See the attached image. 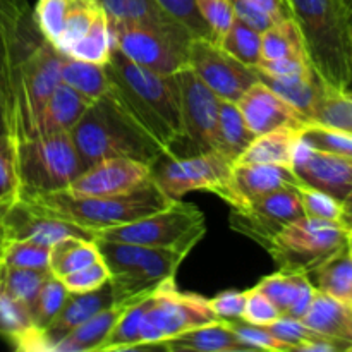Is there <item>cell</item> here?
Segmentation results:
<instances>
[{
	"label": "cell",
	"instance_id": "59",
	"mask_svg": "<svg viewBox=\"0 0 352 352\" xmlns=\"http://www.w3.org/2000/svg\"><path fill=\"white\" fill-rule=\"evenodd\" d=\"M349 352H352V347H351V349H349Z\"/></svg>",
	"mask_w": 352,
	"mask_h": 352
},
{
	"label": "cell",
	"instance_id": "10",
	"mask_svg": "<svg viewBox=\"0 0 352 352\" xmlns=\"http://www.w3.org/2000/svg\"><path fill=\"white\" fill-rule=\"evenodd\" d=\"M205 232V215L201 210L179 199L140 220L96 230L95 237L140 246L181 248L192 251Z\"/></svg>",
	"mask_w": 352,
	"mask_h": 352
},
{
	"label": "cell",
	"instance_id": "34",
	"mask_svg": "<svg viewBox=\"0 0 352 352\" xmlns=\"http://www.w3.org/2000/svg\"><path fill=\"white\" fill-rule=\"evenodd\" d=\"M60 81L71 86L74 91L95 102L103 96L109 88L105 67L102 64L78 60V58L62 55L60 60Z\"/></svg>",
	"mask_w": 352,
	"mask_h": 352
},
{
	"label": "cell",
	"instance_id": "13",
	"mask_svg": "<svg viewBox=\"0 0 352 352\" xmlns=\"http://www.w3.org/2000/svg\"><path fill=\"white\" fill-rule=\"evenodd\" d=\"M188 67L220 100L237 102L248 88L258 81V72L236 60L213 40L191 38L188 47Z\"/></svg>",
	"mask_w": 352,
	"mask_h": 352
},
{
	"label": "cell",
	"instance_id": "29",
	"mask_svg": "<svg viewBox=\"0 0 352 352\" xmlns=\"http://www.w3.org/2000/svg\"><path fill=\"white\" fill-rule=\"evenodd\" d=\"M258 79L263 81L280 98H284L292 109L298 110L305 117L306 122L329 86L316 74L315 69L302 74L289 76V78H270V76L258 74Z\"/></svg>",
	"mask_w": 352,
	"mask_h": 352
},
{
	"label": "cell",
	"instance_id": "51",
	"mask_svg": "<svg viewBox=\"0 0 352 352\" xmlns=\"http://www.w3.org/2000/svg\"><path fill=\"white\" fill-rule=\"evenodd\" d=\"M246 298L248 291H226L210 299V306L220 320H236L243 315Z\"/></svg>",
	"mask_w": 352,
	"mask_h": 352
},
{
	"label": "cell",
	"instance_id": "2",
	"mask_svg": "<svg viewBox=\"0 0 352 352\" xmlns=\"http://www.w3.org/2000/svg\"><path fill=\"white\" fill-rule=\"evenodd\" d=\"M316 74L330 88L352 82V12L344 0H284Z\"/></svg>",
	"mask_w": 352,
	"mask_h": 352
},
{
	"label": "cell",
	"instance_id": "45",
	"mask_svg": "<svg viewBox=\"0 0 352 352\" xmlns=\"http://www.w3.org/2000/svg\"><path fill=\"white\" fill-rule=\"evenodd\" d=\"M230 329L237 333L244 344L253 347L254 351H278V352H291L292 347L289 344L282 342L280 339L274 336L267 327H256L251 323L243 322L241 318L226 320Z\"/></svg>",
	"mask_w": 352,
	"mask_h": 352
},
{
	"label": "cell",
	"instance_id": "11",
	"mask_svg": "<svg viewBox=\"0 0 352 352\" xmlns=\"http://www.w3.org/2000/svg\"><path fill=\"white\" fill-rule=\"evenodd\" d=\"M215 320L219 316L213 313L210 299L192 292H181L175 287V278H172L144 299L141 349L157 347L165 340Z\"/></svg>",
	"mask_w": 352,
	"mask_h": 352
},
{
	"label": "cell",
	"instance_id": "44",
	"mask_svg": "<svg viewBox=\"0 0 352 352\" xmlns=\"http://www.w3.org/2000/svg\"><path fill=\"white\" fill-rule=\"evenodd\" d=\"M299 198H301L302 210L306 217L320 220H330V222H340V201L320 189L309 188V186H298Z\"/></svg>",
	"mask_w": 352,
	"mask_h": 352
},
{
	"label": "cell",
	"instance_id": "55",
	"mask_svg": "<svg viewBox=\"0 0 352 352\" xmlns=\"http://www.w3.org/2000/svg\"><path fill=\"white\" fill-rule=\"evenodd\" d=\"M3 212H6V208H0V254H2L3 246H6L7 243L6 230H3Z\"/></svg>",
	"mask_w": 352,
	"mask_h": 352
},
{
	"label": "cell",
	"instance_id": "5",
	"mask_svg": "<svg viewBox=\"0 0 352 352\" xmlns=\"http://www.w3.org/2000/svg\"><path fill=\"white\" fill-rule=\"evenodd\" d=\"M102 260L110 270L113 305H138L175 278L177 268L191 251L181 248H151L96 239Z\"/></svg>",
	"mask_w": 352,
	"mask_h": 352
},
{
	"label": "cell",
	"instance_id": "50",
	"mask_svg": "<svg viewBox=\"0 0 352 352\" xmlns=\"http://www.w3.org/2000/svg\"><path fill=\"white\" fill-rule=\"evenodd\" d=\"M253 69L258 74L270 76V78H289V76L313 71V65L306 55H292V57L260 60Z\"/></svg>",
	"mask_w": 352,
	"mask_h": 352
},
{
	"label": "cell",
	"instance_id": "56",
	"mask_svg": "<svg viewBox=\"0 0 352 352\" xmlns=\"http://www.w3.org/2000/svg\"><path fill=\"white\" fill-rule=\"evenodd\" d=\"M347 250H349V253L352 254V230L347 232Z\"/></svg>",
	"mask_w": 352,
	"mask_h": 352
},
{
	"label": "cell",
	"instance_id": "8",
	"mask_svg": "<svg viewBox=\"0 0 352 352\" xmlns=\"http://www.w3.org/2000/svg\"><path fill=\"white\" fill-rule=\"evenodd\" d=\"M60 52L43 40L14 71L9 113L16 140L34 136L38 117L60 82Z\"/></svg>",
	"mask_w": 352,
	"mask_h": 352
},
{
	"label": "cell",
	"instance_id": "39",
	"mask_svg": "<svg viewBox=\"0 0 352 352\" xmlns=\"http://www.w3.org/2000/svg\"><path fill=\"white\" fill-rule=\"evenodd\" d=\"M143 311L144 301L127 306L96 351L105 352L141 349V320H143Z\"/></svg>",
	"mask_w": 352,
	"mask_h": 352
},
{
	"label": "cell",
	"instance_id": "20",
	"mask_svg": "<svg viewBox=\"0 0 352 352\" xmlns=\"http://www.w3.org/2000/svg\"><path fill=\"white\" fill-rule=\"evenodd\" d=\"M150 179L151 165L133 158H105L85 168L67 191L81 196H116L133 191Z\"/></svg>",
	"mask_w": 352,
	"mask_h": 352
},
{
	"label": "cell",
	"instance_id": "54",
	"mask_svg": "<svg viewBox=\"0 0 352 352\" xmlns=\"http://www.w3.org/2000/svg\"><path fill=\"white\" fill-rule=\"evenodd\" d=\"M340 223L344 226V229L349 232L352 230V191L340 203Z\"/></svg>",
	"mask_w": 352,
	"mask_h": 352
},
{
	"label": "cell",
	"instance_id": "42",
	"mask_svg": "<svg viewBox=\"0 0 352 352\" xmlns=\"http://www.w3.org/2000/svg\"><path fill=\"white\" fill-rule=\"evenodd\" d=\"M67 296L69 291L62 284L60 278L52 275L45 282L43 289L36 299V305L33 308V330H43L58 315Z\"/></svg>",
	"mask_w": 352,
	"mask_h": 352
},
{
	"label": "cell",
	"instance_id": "26",
	"mask_svg": "<svg viewBox=\"0 0 352 352\" xmlns=\"http://www.w3.org/2000/svg\"><path fill=\"white\" fill-rule=\"evenodd\" d=\"M301 320L315 332L346 346L347 351L352 347V309L349 305L316 289L315 298Z\"/></svg>",
	"mask_w": 352,
	"mask_h": 352
},
{
	"label": "cell",
	"instance_id": "37",
	"mask_svg": "<svg viewBox=\"0 0 352 352\" xmlns=\"http://www.w3.org/2000/svg\"><path fill=\"white\" fill-rule=\"evenodd\" d=\"M308 124L332 127L352 134V91L327 86L322 98L309 116Z\"/></svg>",
	"mask_w": 352,
	"mask_h": 352
},
{
	"label": "cell",
	"instance_id": "22",
	"mask_svg": "<svg viewBox=\"0 0 352 352\" xmlns=\"http://www.w3.org/2000/svg\"><path fill=\"white\" fill-rule=\"evenodd\" d=\"M236 103L254 136L282 126L305 127L308 124L298 110L260 79Z\"/></svg>",
	"mask_w": 352,
	"mask_h": 352
},
{
	"label": "cell",
	"instance_id": "43",
	"mask_svg": "<svg viewBox=\"0 0 352 352\" xmlns=\"http://www.w3.org/2000/svg\"><path fill=\"white\" fill-rule=\"evenodd\" d=\"M301 140L316 150L352 157V134L346 131L332 129L318 124H306L301 129Z\"/></svg>",
	"mask_w": 352,
	"mask_h": 352
},
{
	"label": "cell",
	"instance_id": "40",
	"mask_svg": "<svg viewBox=\"0 0 352 352\" xmlns=\"http://www.w3.org/2000/svg\"><path fill=\"white\" fill-rule=\"evenodd\" d=\"M17 141L12 134L0 136V208H7L19 198Z\"/></svg>",
	"mask_w": 352,
	"mask_h": 352
},
{
	"label": "cell",
	"instance_id": "24",
	"mask_svg": "<svg viewBox=\"0 0 352 352\" xmlns=\"http://www.w3.org/2000/svg\"><path fill=\"white\" fill-rule=\"evenodd\" d=\"M254 289L263 292L277 306L280 315L299 320L306 315L316 292L315 284L308 274L280 268L275 274L261 278Z\"/></svg>",
	"mask_w": 352,
	"mask_h": 352
},
{
	"label": "cell",
	"instance_id": "1",
	"mask_svg": "<svg viewBox=\"0 0 352 352\" xmlns=\"http://www.w3.org/2000/svg\"><path fill=\"white\" fill-rule=\"evenodd\" d=\"M103 67L109 81L107 93L172 155V148L184 138L175 76L143 67L116 47Z\"/></svg>",
	"mask_w": 352,
	"mask_h": 352
},
{
	"label": "cell",
	"instance_id": "36",
	"mask_svg": "<svg viewBox=\"0 0 352 352\" xmlns=\"http://www.w3.org/2000/svg\"><path fill=\"white\" fill-rule=\"evenodd\" d=\"M292 55H306L308 57L299 26L291 16H287L275 21L268 30L261 33L260 60L292 57Z\"/></svg>",
	"mask_w": 352,
	"mask_h": 352
},
{
	"label": "cell",
	"instance_id": "35",
	"mask_svg": "<svg viewBox=\"0 0 352 352\" xmlns=\"http://www.w3.org/2000/svg\"><path fill=\"white\" fill-rule=\"evenodd\" d=\"M52 277L48 270H30V268H14L0 263V289L17 302L30 309L33 308L45 282Z\"/></svg>",
	"mask_w": 352,
	"mask_h": 352
},
{
	"label": "cell",
	"instance_id": "15",
	"mask_svg": "<svg viewBox=\"0 0 352 352\" xmlns=\"http://www.w3.org/2000/svg\"><path fill=\"white\" fill-rule=\"evenodd\" d=\"M181 95V117L184 138L199 151H219V103L220 98L186 65L175 72Z\"/></svg>",
	"mask_w": 352,
	"mask_h": 352
},
{
	"label": "cell",
	"instance_id": "9",
	"mask_svg": "<svg viewBox=\"0 0 352 352\" xmlns=\"http://www.w3.org/2000/svg\"><path fill=\"white\" fill-rule=\"evenodd\" d=\"M346 246L347 230L342 223L305 215L282 227L263 248L280 270L311 275Z\"/></svg>",
	"mask_w": 352,
	"mask_h": 352
},
{
	"label": "cell",
	"instance_id": "17",
	"mask_svg": "<svg viewBox=\"0 0 352 352\" xmlns=\"http://www.w3.org/2000/svg\"><path fill=\"white\" fill-rule=\"evenodd\" d=\"M43 40L28 0H0V78L9 91V107L14 71Z\"/></svg>",
	"mask_w": 352,
	"mask_h": 352
},
{
	"label": "cell",
	"instance_id": "3",
	"mask_svg": "<svg viewBox=\"0 0 352 352\" xmlns=\"http://www.w3.org/2000/svg\"><path fill=\"white\" fill-rule=\"evenodd\" d=\"M69 134L85 168L105 158H133L153 165L162 157H170L109 93L91 102Z\"/></svg>",
	"mask_w": 352,
	"mask_h": 352
},
{
	"label": "cell",
	"instance_id": "25",
	"mask_svg": "<svg viewBox=\"0 0 352 352\" xmlns=\"http://www.w3.org/2000/svg\"><path fill=\"white\" fill-rule=\"evenodd\" d=\"M170 352H254L244 344L226 320H215L158 344Z\"/></svg>",
	"mask_w": 352,
	"mask_h": 352
},
{
	"label": "cell",
	"instance_id": "27",
	"mask_svg": "<svg viewBox=\"0 0 352 352\" xmlns=\"http://www.w3.org/2000/svg\"><path fill=\"white\" fill-rule=\"evenodd\" d=\"M89 105L91 102L88 98L60 81L38 117L34 136L71 133Z\"/></svg>",
	"mask_w": 352,
	"mask_h": 352
},
{
	"label": "cell",
	"instance_id": "14",
	"mask_svg": "<svg viewBox=\"0 0 352 352\" xmlns=\"http://www.w3.org/2000/svg\"><path fill=\"white\" fill-rule=\"evenodd\" d=\"M110 30L113 47L143 67L160 74H175L188 65L191 40H179L162 31L122 23H110Z\"/></svg>",
	"mask_w": 352,
	"mask_h": 352
},
{
	"label": "cell",
	"instance_id": "16",
	"mask_svg": "<svg viewBox=\"0 0 352 352\" xmlns=\"http://www.w3.org/2000/svg\"><path fill=\"white\" fill-rule=\"evenodd\" d=\"M230 227L265 246L287 223L305 217L298 188L277 189L243 208H232Z\"/></svg>",
	"mask_w": 352,
	"mask_h": 352
},
{
	"label": "cell",
	"instance_id": "47",
	"mask_svg": "<svg viewBox=\"0 0 352 352\" xmlns=\"http://www.w3.org/2000/svg\"><path fill=\"white\" fill-rule=\"evenodd\" d=\"M60 280L69 292H76V294L91 292L103 287L110 280V270L107 268L105 261L98 260L88 267L81 268V270L65 275Z\"/></svg>",
	"mask_w": 352,
	"mask_h": 352
},
{
	"label": "cell",
	"instance_id": "57",
	"mask_svg": "<svg viewBox=\"0 0 352 352\" xmlns=\"http://www.w3.org/2000/svg\"><path fill=\"white\" fill-rule=\"evenodd\" d=\"M347 7H349L351 12H352V0H347Z\"/></svg>",
	"mask_w": 352,
	"mask_h": 352
},
{
	"label": "cell",
	"instance_id": "18",
	"mask_svg": "<svg viewBox=\"0 0 352 352\" xmlns=\"http://www.w3.org/2000/svg\"><path fill=\"white\" fill-rule=\"evenodd\" d=\"M3 230L9 239H24L50 248L64 237L96 239L95 232L45 212L30 199L17 198L3 212Z\"/></svg>",
	"mask_w": 352,
	"mask_h": 352
},
{
	"label": "cell",
	"instance_id": "31",
	"mask_svg": "<svg viewBox=\"0 0 352 352\" xmlns=\"http://www.w3.org/2000/svg\"><path fill=\"white\" fill-rule=\"evenodd\" d=\"M98 260H102V254L96 246V239H82L76 236L64 237L50 246L48 270L54 277L62 278Z\"/></svg>",
	"mask_w": 352,
	"mask_h": 352
},
{
	"label": "cell",
	"instance_id": "7",
	"mask_svg": "<svg viewBox=\"0 0 352 352\" xmlns=\"http://www.w3.org/2000/svg\"><path fill=\"white\" fill-rule=\"evenodd\" d=\"M16 141L19 198L67 189L85 170L69 133L38 134Z\"/></svg>",
	"mask_w": 352,
	"mask_h": 352
},
{
	"label": "cell",
	"instance_id": "32",
	"mask_svg": "<svg viewBox=\"0 0 352 352\" xmlns=\"http://www.w3.org/2000/svg\"><path fill=\"white\" fill-rule=\"evenodd\" d=\"M311 275H315V287L320 292L352 306V254L347 246L320 265Z\"/></svg>",
	"mask_w": 352,
	"mask_h": 352
},
{
	"label": "cell",
	"instance_id": "53",
	"mask_svg": "<svg viewBox=\"0 0 352 352\" xmlns=\"http://www.w3.org/2000/svg\"><path fill=\"white\" fill-rule=\"evenodd\" d=\"M12 134L10 131V116H9V91L6 82L0 78V136Z\"/></svg>",
	"mask_w": 352,
	"mask_h": 352
},
{
	"label": "cell",
	"instance_id": "19",
	"mask_svg": "<svg viewBox=\"0 0 352 352\" xmlns=\"http://www.w3.org/2000/svg\"><path fill=\"white\" fill-rule=\"evenodd\" d=\"M292 168L301 184L342 199L352 191V157L316 150L299 140Z\"/></svg>",
	"mask_w": 352,
	"mask_h": 352
},
{
	"label": "cell",
	"instance_id": "23",
	"mask_svg": "<svg viewBox=\"0 0 352 352\" xmlns=\"http://www.w3.org/2000/svg\"><path fill=\"white\" fill-rule=\"evenodd\" d=\"M110 23L133 24L162 31L179 40L189 41L192 34L188 28L172 17L157 0H98Z\"/></svg>",
	"mask_w": 352,
	"mask_h": 352
},
{
	"label": "cell",
	"instance_id": "60",
	"mask_svg": "<svg viewBox=\"0 0 352 352\" xmlns=\"http://www.w3.org/2000/svg\"><path fill=\"white\" fill-rule=\"evenodd\" d=\"M344 2H346V3H347V0H344Z\"/></svg>",
	"mask_w": 352,
	"mask_h": 352
},
{
	"label": "cell",
	"instance_id": "49",
	"mask_svg": "<svg viewBox=\"0 0 352 352\" xmlns=\"http://www.w3.org/2000/svg\"><path fill=\"white\" fill-rule=\"evenodd\" d=\"M278 316H280L278 308L263 294V292H260L254 287L248 291L246 305H244L243 315H241V320H243V322L251 323V325L256 327H268L272 325Z\"/></svg>",
	"mask_w": 352,
	"mask_h": 352
},
{
	"label": "cell",
	"instance_id": "41",
	"mask_svg": "<svg viewBox=\"0 0 352 352\" xmlns=\"http://www.w3.org/2000/svg\"><path fill=\"white\" fill-rule=\"evenodd\" d=\"M48 254L50 248L43 244L24 239H9L0 254V263L14 268L48 270Z\"/></svg>",
	"mask_w": 352,
	"mask_h": 352
},
{
	"label": "cell",
	"instance_id": "58",
	"mask_svg": "<svg viewBox=\"0 0 352 352\" xmlns=\"http://www.w3.org/2000/svg\"><path fill=\"white\" fill-rule=\"evenodd\" d=\"M0 337H2V330H0Z\"/></svg>",
	"mask_w": 352,
	"mask_h": 352
},
{
	"label": "cell",
	"instance_id": "21",
	"mask_svg": "<svg viewBox=\"0 0 352 352\" xmlns=\"http://www.w3.org/2000/svg\"><path fill=\"white\" fill-rule=\"evenodd\" d=\"M299 184L301 181L294 168L287 165L236 162L222 199L232 208H243L268 192L284 188H298Z\"/></svg>",
	"mask_w": 352,
	"mask_h": 352
},
{
	"label": "cell",
	"instance_id": "30",
	"mask_svg": "<svg viewBox=\"0 0 352 352\" xmlns=\"http://www.w3.org/2000/svg\"><path fill=\"white\" fill-rule=\"evenodd\" d=\"M126 308L119 305H112L109 308L102 309L91 318L82 322L74 330L62 337L54 346L52 352H93L98 349L100 344L107 337L119 316Z\"/></svg>",
	"mask_w": 352,
	"mask_h": 352
},
{
	"label": "cell",
	"instance_id": "28",
	"mask_svg": "<svg viewBox=\"0 0 352 352\" xmlns=\"http://www.w3.org/2000/svg\"><path fill=\"white\" fill-rule=\"evenodd\" d=\"M302 127L282 126L258 134L236 162L244 164H277L292 167L294 151L301 140ZM234 162V164H236Z\"/></svg>",
	"mask_w": 352,
	"mask_h": 352
},
{
	"label": "cell",
	"instance_id": "33",
	"mask_svg": "<svg viewBox=\"0 0 352 352\" xmlns=\"http://www.w3.org/2000/svg\"><path fill=\"white\" fill-rule=\"evenodd\" d=\"M236 102L220 100L219 103V151L236 162L254 140Z\"/></svg>",
	"mask_w": 352,
	"mask_h": 352
},
{
	"label": "cell",
	"instance_id": "38",
	"mask_svg": "<svg viewBox=\"0 0 352 352\" xmlns=\"http://www.w3.org/2000/svg\"><path fill=\"white\" fill-rule=\"evenodd\" d=\"M215 43L248 67H254L261 58V33L237 17Z\"/></svg>",
	"mask_w": 352,
	"mask_h": 352
},
{
	"label": "cell",
	"instance_id": "48",
	"mask_svg": "<svg viewBox=\"0 0 352 352\" xmlns=\"http://www.w3.org/2000/svg\"><path fill=\"white\" fill-rule=\"evenodd\" d=\"M199 16L208 24L213 34V40H219L230 26H232L236 14H234L230 0H195Z\"/></svg>",
	"mask_w": 352,
	"mask_h": 352
},
{
	"label": "cell",
	"instance_id": "61",
	"mask_svg": "<svg viewBox=\"0 0 352 352\" xmlns=\"http://www.w3.org/2000/svg\"><path fill=\"white\" fill-rule=\"evenodd\" d=\"M351 309H352V306H351Z\"/></svg>",
	"mask_w": 352,
	"mask_h": 352
},
{
	"label": "cell",
	"instance_id": "6",
	"mask_svg": "<svg viewBox=\"0 0 352 352\" xmlns=\"http://www.w3.org/2000/svg\"><path fill=\"white\" fill-rule=\"evenodd\" d=\"M24 199L91 232L134 222L172 203L151 179L133 191L116 196H81L62 189Z\"/></svg>",
	"mask_w": 352,
	"mask_h": 352
},
{
	"label": "cell",
	"instance_id": "12",
	"mask_svg": "<svg viewBox=\"0 0 352 352\" xmlns=\"http://www.w3.org/2000/svg\"><path fill=\"white\" fill-rule=\"evenodd\" d=\"M151 165V181L170 201L188 192L208 191L222 198L229 184L234 162L217 150L198 151L188 158H168Z\"/></svg>",
	"mask_w": 352,
	"mask_h": 352
},
{
	"label": "cell",
	"instance_id": "52",
	"mask_svg": "<svg viewBox=\"0 0 352 352\" xmlns=\"http://www.w3.org/2000/svg\"><path fill=\"white\" fill-rule=\"evenodd\" d=\"M241 2L248 3V6L258 7V9L265 10V12L272 14L275 19H282V17H287L289 12L285 9L284 0H241Z\"/></svg>",
	"mask_w": 352,
	"mask_h": 352
},
{
	"label": "cell",
	"instance_id": "4",
	"mask_svg": "<svg viewBox=\"0 0 352 352\" xmlns=\"http://www.w3.org/2000/svg\"><path fill=\"white\" fill-rule=\"evenodd\" d=\"M33 14L41 36L62 55L102 65L110 58L113 36L98 0H38Z\"/></svg>",
	"mask_w": 352,
	"mask_h": 352
},
{
	"label": "cell",
	"instance_id": "46",
	"mask_svg": "<svg viewBox=\"0 0 352 352\" xmlns=\"http://www.w3.org/2000/svg\"><path fill=\"white\" fill-rule=\"evenodd\" d=\"M157 2L172 17L181 21L188 28L189 33L192 34V38H208V40H213L212 31H210L208 24L203 21V17L199 16L195 0H157Z\"/></svg>",
	"mask_w": 352,
	"mask_h": 352
}]
</instances>
